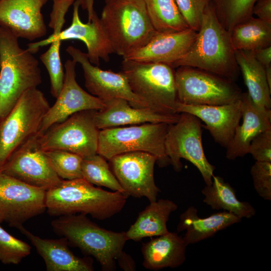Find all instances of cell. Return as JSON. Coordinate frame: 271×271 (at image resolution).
Returning <instances> with one entry per match:
<instances>
[{"label": "cell", "mask_w": 271, "mask_h": 271, "mask_svg": "<svg viewBox=\"0 0 271 271\" xmlns=\"http://www.w3.org/2000/svg\"><path fill=\"white\" fill-rule=\"evenodd\" d=\"M127 197L118 191L96 187L83 178L62 179L46 191V210L52 216L79 213L103 220L119 213Z\"/></svg>", "instance_id": "obj_2"}, {"label": "cell", "mask_w": 271, "mask_h": 271, "mask_svg": "<svg viewBox=\"0 0 271 271\" xmlns=\"http://www.w3.org/2000/svg\"><path fill=\"white\" fill-rule=\"evenodd\" d=\"M80 0L73 3L72 20L71 25L62 30L57 36L39 42L28 44V49L33 53L39 51L40 47L51 44L55 39L60 41L77 39L86 45L88 59L93 65H99L100 60L105 62L109 60V55L114 53L112 47L107 38L100 18L94 11L90 21L83 23L79 17Z\"/></svg>", "instance_id": "obj_16"}, {"label": "cell", "mask_w": 271, "mask_h": 271, "mask_svg": "<svg viewBox=\"0 0 271 271\" xmlns=\"http://www.w3.org/2000/svg\"><path fill=\"white\" fill-rule=\"evenodd\" d=\"M46 192L0 172V224L19 230L46 210Z\"/></svg>", "instance_id": "obj_12"}, {"label": "cell", "mask_w": 271, "mask_h": 271, "mask_svg": "<svg viewBox=\"0 0 271 271\" xmlns=\"http://www.w3.org/2000/svg\"><path fill=\"white\" fill-rule=\"evenodd\" d=\"M143 1L157 32L173 33L189 28L175 0Z\"/></svg>", "instance_id": "obj_30"}, {"label": "cell", "mask_w": 271, "mask_h": 271, "mask_svg": "<svg viewBox=\"0 0 271 271\" xmlns=\"http://www.w3.org/2000/svg\"><path fill=\"white\" fill-rule=\"evenodd\" d=\"M66 51L72 60L80 64L83 71L85 86L90 94L103 101L121 98L134 107H149L134 93L121 71L116 73L100 69L90 63L86 53L73 46L68 47Z\"/></svg>", "instance_id": "obj_14"}, {"label": "cell", "mask_w": 271, "mask_h": 271, "mask_svg": "<svg viewBox=\"0 0 271 271\" xmlns=\"http://www.w3.org/2000/svg\"><path fill=\"white\" fill-rule=\"evenodd\" d=\"M197 32L190 28L173 33H159L143 47L123 58L129 61L162 63L170 66L183 56L195 41Z\"/></svg>", "instance_id": "obj_20"}, {"label": "cell", "mask_w": 271, "mask_h": 271, "mask_svg": "<svg viewBox=\"0 0 271 271\" xmlns=\"http://www.w3.org/2000/svg\"><path fill=\"white\" fill-rule=\"evenodd\" d=\"M51 225L54 232L66 238L69 244L94 257L102 270L116 269L115 261L124 253L128 240L125 232L105 229L83 214L59 216Z\"/></svg>", "instance_id": "obj_4"}, {"label": "cell", "mask_w": 271, "mask_h": 271, "mask_svg": "<svg viewBox=\"0 0 271 271\" xmlns=\"http://www.w3.org/2000/svg\"><path fill=\"white\" fill-rule=\"evenodd\" d=\"M257 0H211L215 15L222 26L229 32L237 25L253 16Z\"/></svg>", "instance_id": "obj_31"}, {"label": "cell", "mask_w": 271, "mask_h": 271, "mask_svg": "<svg viewBox=\"0 0 271 271\" xmlns=\"http://www.w3.org/2000/svg\"><path fill=\"white\" fill-rule=\"evenodd\" d=\"M111 1V0H105V3L107 2L108 1Z\"/></svg>", "instance_id": "obj_44"}, {"label": "cell", "mask_w": 271, "mask_h": 271, "mask_svg": "<svg viewBox=\"0 0 271 271\" xmlns=\"http://www.w3.org/2000/svg\"><path fill=\"white\" fill-rule=\"evenodd\" d=\"M117 261L120 267L125 271H134L136 269V264L132 257L125 252Z\"/></svg>", "instance_id": "obj_41"}, {"label": "cell", "mask_w": 271, "mask_h": 271, "mask_svg": "<svg viewBox=\"0 0 271 271\" xmlns=\"http://www.w3.org/2000/svg\"><path fill=\"white\" fill-rule=\"evenodd\" d=\"M111 171L127 197L157 200L160 189L154 175L157 157L148 152L135 151L116 155L109 160Z\"/></svg>", "instance_id": "obj_13"}, {"label": "cell", "mask_w": 271, "mask_h": 271, "mask_svg": "<svg viewBox=\"0 0 271 271\" xmlns=\"http://www.w3.org/2000/svg\"><path fill=\"white\" fill-rule=\"evenodd\" d=\"M250 173L256 193L264 200L270 201L271 162L256 161Z\"/></svg>", "instance_id": "obj_36"}, {"label": "cell", "mask_w": 271, "mask_h": 271, "mask_svg": "<svg viewBox=\"0 0 271 271\" xmlns=\"http://www.w3.org/2000/svg\"><path fill=\"white\" fill-rule=\"evenodd\" d=\"M35 136L9 158L0 172L29 185L47 190L62 179L54 171Z\"/></svg>", "instance_id": "obj_15"}, {"label": "cell", "mask_w": 271, "mask_h": 271, "mask_svg": "<svg viewBox=\"0 0 271 271\" xmlns=\"http://www.w3.org/2000/svg\"><path fill=\"white\" fill-rule=\"evenodd\" d=\"M31 246L7 232L0 224V261L5 264H18L28 256Z\"/></svg>", "instance_id": "obj_34"}, {"label": "cell", "mask_w": 271, "mask_h": 271, "mask_svg": "<svg viewBox=\"0 0 271 271\" xmlns=\"http://www.w3.org/2000/svg\"><path fill=\"white\" fill-rule=\"evenodd\" d=\"M42 83L39 63L18 38L0 27V118H4L27 90Z\"/></svg>", "instance_id": "obj_3"}, {"label": "cell", "mask_w": 271, "mask_h": 271, "mask_svg": "<svg viewBox=\"0 0 271 271\" xmlns=\"http://www.w3.org/2000/svg\"><path fill=\"white\" fill-rule=\"evenodd\" d=\"M49 107L44 93L31 89L0 120V171L13 153L38 134Z\"/></svg>", "instance_id": "obj_7"}, {"label": "cell", "mask_w": 271, "mask_h": 271, "mask_svg": "<svg viewBox=\"0 0 271 271\" xmlns=\"http://www.w3.org/2000/svg\"><path fill=\"white\" fill-rule=\"evenodd\" d=\"M241 100L242 122L236 127L226 148V157L230 160L247 154L252 140L260 132L271 128V110L256 105L247 92H242Z\"/></svg>", "instance_id": "obj_22"}, {"label": "cell", "mask_w": 271, "mask_h": 271, "mask_svg": "<svg viewBox=\"0 0 271 271\" xmlns=\"http://www.w3.org/2000/svg\"><path fill=\"white\" fill-rule=\"evenodd\" d=\"M230 34L235 51H253L271 46V23L253 16L236 25Z\"/></svg>", "instance_id": "obj_29"}, {"label": "cell", "mask_w": 271, "mask_h": 271, "mask_svg": "<svg viewBox=\"0 0 271 271\" xmlns=\"http://www.w3.org/2000/svg\"><path fill=\"white\" fill-rule=\"evenodd\" d=\"M105 107L95 110L93 119L99 129L126 125H138L146 123H176L180 113L169 115L158 112L149 107L138 108L121 98L111 99L103 101Z\"/></svg>", "instance_id": "obj_21"}, {"label": "cell", "mask_w": 271, "mask_h": 271, "mask_svg": "<svg viewBox=\"0 0 271 271\" xmlns=\"http://www.w3.org/2000/svg\"><path fill=\"white\" fill-rule=\"evenodd\" d=\"M0 120H1V118H0Z\"/></svg>", "instance_id": "obj_46"}, {"label": "cell", "mask_w": 271, "mask_h": 271, "mask_svg": "<svg viewBox=\"0 0 271 271\" xmlns=\"http://www.w3.org/2000/svg\"><path fill=\"white\" fill-rule=\"evenodd\" d=\"M253 14L261 20L271 23V0H257Z\"/></svg>", "instance_id": "obj_39"}, {"label": "cell", "mask_w": 271, "mask_h": 271, "mask_svg": "<svg viewBox=\"0 0 271 271\" xmlns=\"http://www.w3.org/2000/svg\"><path fill=\"white\" fill-rule=\"evenodd\" d=\"M75 0H55L50 14L49 26L53 30V34H59L65 23V16L70 7Z\"/></svg>", "instance_id": "obj_38"}, {"label": "cell", "mask_w": 271, "mask_h": 271, "mask_svg": "<svg viewBox=\"0 0 271 271\" xmlns=\"http://www.w3.org/2000/svg\"><path fill=\"white\" fill-rule=\"evenodd\" d=\"M248 154L256 161L271 162V128L260 132L252 140Z\"/></svg>", "instance_id": "obj_37"}, {"label": "cell", "mask_w": 271, "mask_h": 271, "mask_svg": "<svg viewBox=\"0 0 271 271\" xmlns=\"http://www.w3.org/2000/svg\"><path fill=\"white\" fill-rule=\"evenodd\" d=\"M264 69L268 86L271 89V65L265 67Z\"/></svg>", "instance_id": "obj_43"}, {"label": "cell", "mask_w": 271, "mask_h": 271, "mask_svg": "<svg viewBox=\"0 0 271 271\" xmlns=\"http://www.w3.org/2000/svg\"><path fill=\"white\" fill-rule=\"evenodd\" d=\"M94 110L77 112L51 126L37 141L43 151L63 150L86 158L97 154L99 129L93 119Z\"/></svg>", "instance_id": "obj_11"}, {"label": "cell", "mask_w": 271, "mask_h": 271, "mask_svg": "<svg viewBox=\"0 0 271 271\" xmlns=\"http://www.w3.org/2000/svg\"><path fill=\"white\" fill-rule=\"evenodd\" d=\"M235 52L230 32L219 22L210 1L204 11L195 41L171 66L197 68L234 81L240 71Z\"/></svg>", "instance_id": "obj_1"}, {"label": "cell", "mask_w": 271, "mask_h": 271, "mask_svg": "<svg viewBox=\"0 0 271 271\" xmlns=\"http://www.w3.org/2000/svg\"><path fill=\"white\" fill-rule=\"evenodd\" d=\"M143 243V265L147 269L158 270L176 268L186 260V245L183 237L170 232L156 236Z\"/></svg>", "instance_id": "obj_24"}, {"label": "cell", "mask_w": 271, "mask_h": 271, "mask_svg": "<svg viewBox=\"0 0 271 271\" xmlns=\"http://www.w3.org/2000/svg\"><path fill=\"white\" fill-rule=\"evenodd\" d=\"M203 202L212 209L223 210L241 219L250 218L255 215V208L247 201L239 200L230 185L218 176L213 175L212 182L202 190Z\"/></svg>", "instance_id": "obj_28"}, {"label": "cell", "mask_w": 271, "mask_h": 271, "mask_svg": "<svg viewBox=\"0 0 271 271\" xmlns=\"http://www.w3.org/2000/svg\"><path fill=\"white\" fill-rule=\"evenodd\" d=\"M178 102L223 105L240 99L242 92L234 81L199 68L180 66L175 72Z\"/></svg>", "instance_id": "obj_9"}, {"label": "cell", "mask_w": 271, "mask_h": 271, "mask_svg": "<svg viewBox=\"0 0 271 271\" xmlns=\"http://www.w3.org/2000/svg\"><path fill=\"white\" fill-rule=\"evenodd\" d=\"M114 53L124 58L156 33L143 0H111L100 18Z\"/></svg>", "instance_id": "obj_5"}, {"label": "cell", "mask_w": 271, "mask_h": 271, "mask_svg": "<svg viewBox=\"0 0 271 271\" xmlns=\"http://www.w3.org/2000/svg\"><path fill=\"white\" fill-rule=\"evenodd\" d=\"M189 28L198 32L204 11L211 0H175Z\"/></svg>", "instance_id": "obj_35"}, {"label": "cell", "mask_w": 271, "mask_h": 271, "mask_svg": "<svg viewBox=\"0 0 271 271\" xmlns=\"http://www.w3.org/2000/svg\"><path fill=\"white\" fill-rule=\"evenodd\" d=\"M80 7L87 11L88 21H90L95 11L93 8L94 0H80Z\"/></svg>", "instance_id": "obj_42"}, {"label": "cell", "mask_w": 271, "mask_h": 271, "mask_svg": "<svg viewBox=\"0 0 271 271\" xmlns=\"http://www.w3.org/2000/svg\"><path fill=\"white\" fill-rule=\"evenodd\" d=\"M121 72L134 93L150 108L163 114H179L175 71L171 66L123 59Z\"/></svg>", "instance_id": "obj_6"}, {"label": "cell", "mask_w": 271, "mask_h": 271, "mask_svg": "<svg viewBox=\"0 0 271 271\" xmlns=\"http://www.w3.org/2000/svg\"><path fill=\"white\" fill-rule=\"evenodd\" d=\"M252 52L255 58L264 68L271 65V46Z\"/></svg>", "instance_id": "obj_40"}, {"label": "cell", "mask_w": 271, "mask_h": 271, "mask_svg": "<svg viewBox=\"0 0 271 271\" xmlns=\"http://www.w3.org/2000/svg\"><path fill=\"white\" fill-rule=\"evenodd\" d=\"M53 1H55V0H52Z\"/></svg>", "instance_id": "obj_45"}, {"label": "cell", "mask_w": 271, "mask_h": 271, "mask_svg": "<svg viewBox=\"0 0 271 271\" xmlns=\"http://www.w3.org/2000/svg\"><path fill=\"white\" fill-rule=\"evenodd\" d=\"M76 64L72 59L65 62L62 89L55 102L45 114L38 136L75 113L87 110H98L105 107L102 100L85 91L78 84L76 79Z\"/></svg>", "instance_id": "obj_17"}, {"label": "cell", "mask_w": 271, "mask_h": 271, "mask_svg": "<svg viewBox=\"0 0 271 271\" xmlns=\"http://www.w3.org/2000/svg\"><path fill=\"white\" fill-rule=\"evenodd\" d=\"M20 231L35 246L38 253L43 259L47 271H92L91 258L75 255L69 247L67 239H45L37 236L24 226Z\"/></svg>", "instance_id": "obj_23"}, {"label": "cell", "mask_w": 271, "mask_h": 271, "mask_svg": "<svg viewBox=\"0 0 271 271\" xmlns=\"http://www.w3.org/2000/svg\"><path fill=\"white\" fill-rule=\"evenodd\" d=\"M241 221L240 218L225 211L201 218L198 216L197 209L191 206L180 215L177 230L186 231L183 239L187 246L209 238Z\"/></svg>", "instance_id": "obj_25"}, {"label": "cell", "mask_w": 271, "mask_h": 271, "mask_svg": "<svg viewBox=\"0 0 271 271\" xmlns=\"http://www.w3.org/2000/svg\"><path fill=\"white\" fill-rule=\"evenodd\" d=\"M81 173L82 178L93 185L124 194L106 160L98 154L83 159Z\"/></svg>", "instance_id": "obj_32"}, {"label": "cell", "mask_w": 271, "mask_h": 271, "mask_svg": "<svg viewBox=\"0 0 271 271\" xmlns=\"http://www.w3.org/2000/svg\"><path fill=\"white\" fill-rule=\"evenodd\" d=\"M150 203L125 232L128 240L139 241L146 237H156L169 232L167 223L171 214L178 209L177 205L172 200L164 199Z\"/></svg>", "instance_id": "obj_26"}, {"label": "cell", "mask_w": 271, "mask_h": 271, "mask_svg": "<svg viewBox=\"0 0 271 271\" xmlns=\"http://www.w3.org/2000/svg\"><path fill=\"white\" fill-rule=\"evenodd\" d=\"M176 111L188 113L203 121L216 143L226 148L241 118V100L226 104L193 105L177 103Z\"/></svg>", "instance_id": "obj_19"}, {"label": "cell", "mask_w": 271, "mask_h": 271, "mask_svg": "<svg viewBox=\"0 0 271 271\" xmlns=\"http://www.w3.org/2000/svg\"><path fill=\"white\" fill-rule=\"evenodd\" d=\"M44 152L54 171L61 179L82 178L81 165L83 157L75 153L63 150H52Z\"/></svg>", "instance_id": "obj_33"}, {"label": "cell", "mask_w": 271, "mask_h": 271, "mask_svg": "<svg viewBox=\"0 0 271 271\" xmlns=\"http://www.w3.org/2000/svg\"><path fill=\"white\" fill-rule=\"evenodd\" d=\"M48 0H0V27L29 41L47 32L42 9Z\"/></svg>", "instance_id": "obj_18"}, {"label": "cell", "mask_w": 271, "mask_h": 271, "mask_svg": "<svg viewBox=\"0 0 271 271\" xmlns=\"http://www.w3.org/2000/svg\"><path fill=\"white\" fill-rule=\"evenodd\" d=\"M165 123H146L99 130L97 154L109 160L124 153L142 151L155 156L160 167L170 164L165 150L169 127Z\"/></svg>", "instance_id": "obj_8"}, {"label": "cell", "mask_w": 271, "mask_h": 271, "mask_svg": "<svg viewBox=\"0 0 271 271\" xmlns=\"http://www.w3.org/2000/svg\"><path fill=\"white\" fill-rule=\"evenodd\" d=\"M235 55L251 100L259 108L271 110V89L264 67L256 60L252 51L237 50Z\"/></svg>", "instance_id": "obj_27"}, {"label": "cell", "mask_w": 271, "mask_h": 271, "mask_svg": "<svg viewBox=\"0 0 271 271\" xmlns=\"http://www.w3.org/2000/svg\"><path fill=\"white\" fill-rule=\"evenodd\" d=\"M202 127L198 117L188 113H180L178 120L169 125L165 150L170 164L176 171L182 170L181 159H184L198 169L206 185H210L215 167L208 162L204 154Z\"/></svg>", "instance_id": "obj_10"}]
</instances>
